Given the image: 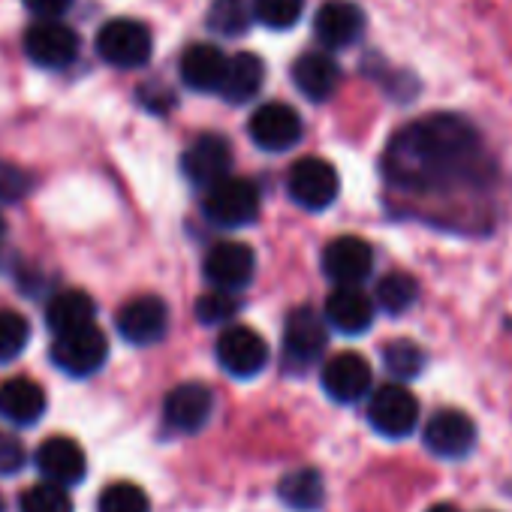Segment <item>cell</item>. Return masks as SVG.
I'll return each instance as SVG.
<instances>
[{"instance_id":"7","label":"cell","mask_w":512,"mask_h":512,"mask_svg":"<svg viewBox=\"0 0 512 512\" xmlns=\"http://www.w3.org/2000/svg\"><path fill=\"white\" fill-rule=\"evenodd\" d=\"M256 272V253L244 241H217L208 247L202 260V275L211 290L238 293L253 281Z\"/></svg>"},{"instance_id":"31","label":"cell","mask_w":512,"mask_h":512,"mask_svg":"<svg viewBox=\"0 0 512 512\" xmlns=\"http://www.w3.org/2000/svg\"><path fill=\"white\" fill-rule=\"evenodd\" d=\"M148 509H151L148 494L133 482H112L97 497V512H148Z\"/></svg>"},{"instance_id":"3","label":"cell","mask_w":512,"mask_h":512,"mask_svg":"<svg viewBox=\"0 0 512 512\" xmlns=\"http://www.w3.org/2000/svg\"><path fill=\"white\" fill-rule=\"evenodd\" d=\"M368 425L386 440H404L419 425V401L404 383H386L371 392Z\"/></svg>"},{"instance_id":"20","label":"cell","mask_w":512,"mask_h":512,"mask_svg":"<svg viewBox=\"0 0 512 512\" xmlns=\"http://www.w3.org/2000/svg\"><path fill=\"white\" fill-rule=\"evenodd\" d=\"M374 299L359 287H338L326 299V323L341 335H365L374 326Z\"/></svg>"},{"instance_id":"34","label":"cell","mask_w":512,"mask_h":512,"mask_svg":"<svg viewBox=\"0 0 512 512\" xmlns=\"http://www.w3.org/2000/svg\"><path fill=\"white\" fill-rule=\"evenodd\" d=\"M238 314V299L235 293H223V290H211L205 296L196 299V317L205 326H220L229 323Z\"/></svg>"},{"instance_id":"11","label":"cell","mask_w":512,"mask_h":512,"mask_svg":"<svg viewBox=\"0 0 512 512\" xmlns=\"http://www.w3.org/2000/svg\"><path fill=\"white\" fill-rule=\"evenodd\" d=\"M214 353H217V362L223 365V371H229L232 377H241V380L256 377L269 365V344L250 326L223 329Z\"/></svg>"},{"instance_id":"10","label":"cell","mask_w":512,"mask_h":512,"mask_svg":"<svg viewBox=\"0 0 512 512\" xmlns=\"http://www.w3.org/2000/svg\"><path fill=\"white\" fill-rule=\"evenodd\" d=\"M368 31V16L353 0H323L317 19H314V34L326 52H341L353 49Z\"/></svg>"},{"instance_id":"2","label":"cell","mask_w":512,"mask_h":512,"mask_svg":"<svg viewBox=\"0 0 512 512\" xmlns=\"http://www.w3.org/2000/svg\"><path fill=\"white\" fill-rule=\"evenodd\" d=\"M202 214L223 229L247 226L260 217V187L250 178H223L205 190Z\"/></svg>"},{"instance_id":"14","label":"cell","mask_w":512,"mask_h":512,"mask_svg":"<svg viewBox=\"0 0 512 512\" xmlns=\"http://www.w3.org/2000/svg\"><path fill=\"white\" fill-rule=\"evenodd\" d=\"M25 55L43 70H64L79 55V34L64 22H34L25 31Z\"/></svg>"},{"instance_id":"26","label":"cell","mask_w":512,"mask_h":512,"mask_svg":"<svg viewBox=\"0 0 512 512\" xmlns=\"http://www.w3.org/2000/svg\"><path fill=\"white\" fill-rule=\"evenodd\" d=\"M278 497L287 509L293 512H317L326 500V485H323V473L314 467H296L290 470L281 485H278Z\"/></svg>"},{"instance_id":"39","label":"cell","mask_w":512,"mask_h":512,"mask_svg":"<svg viewBox=\"0 0 512 512\" xmlns=\"http://www.w3.org/2000/svg\"><path fill=\"white\" fill-rule=\"evenodd\" d=\"M4 235H7V223H4V217H0V241H4Z\"/></svg>"},{"instance_id":"27","label":"cell","mask_w":512,"mask_h":512,"mask_svg":"<svg viewBox=\"0 0 512 512\" xmlns=\"http://www.w3.org/2000/svg\"><path fill=\"white\" fill-rule=\"evenodd\" d=\"M419 302V281L407 272H389L380 278L374 293V308H380L389 317L407 314Z\"/></svg>"},{"instance_id":"37","label":"cell","mask_w":512,"mask_h":512,"mask_svg":"<svg viewBox=\"0 0 512 512\" xmlns=\"http://www.w3.org/2000/svg\"><path fill=\"white\" fill-rule=\"evenodd\" d=\"M37 16V22H61V16L73 7V0H22Z\"/></svg>"},{"instance_id":"6","label":"cell","mask_w":512,"mask_h":512,"mask_svg":"<svg viewBox=\"0 0 512 512\" xmlns=\"http://www.w3.org/2000/svg\"><path fill=\"white\" fill-rule=\"evenodd\" d=\"M106 359H109V341H106L103 329H97V326L55 335V341H52V362L58 371H64L70 377H91L106 365Z\"/></svg>"},{"instance_id":"35","label":"cell","mask_w":512,"mask_h":512,"mask_svg":"<svg viewBox=\"0 0 512 512\" xmlns=\"http://www.w3.org/2000/svg\"><path fill=\"white\" fill-rule=\"evenodd\" d=\"M28 464V452L19 437L0 431V476H13Z\"/></svg>"},{"instance_id":"25","label":"cell","mask_w":512,"mask_h":512,"mask_svg":"<svg viewBox=\"0 0 512 512\" xmlns=\"http://www.w3.org/2000/svg\"><path fill=\"white\" fill-rule=\"evenodd\" d=\"M94 317H97V305L82 290H61L46 305V323L55 335H67V332L94 326Z\"/></svg>"},{"instance_id":"38","label":"cell","mask_w":512,"mask_h":512,"mask_svg":"<svg viewBox=\"0 0 512 512\" xmlns=\"http://www.w3.org/2000/svg\"><path fill=\"white\" fill-rule=\"evenodd\" d=\"M425 512H458V506H455V503H434V506H428Z\"/></svg>"},{"instance_id":"33","label":"cell","mask_w":512,"mask_h":512,"mask_svg":"<svg viewBox=\"0 0 512 512\" xmlns=\"http://www.w3.org/2000/svg\"><path fill=\"white\" fill-rule=\"evenodd\" d=\"M22 512H73V497L67 488L52 482H37L19 497Z\"/></svg>"},{"instance_id":"17","label":"cell","mask_w":512,"mask_h":512,"mask_svg":"<svg viewBox=\"0 0 512 512\" xmlns=\"http://www.w3.org/2000/svg\"><path fill=\"white\" fill-rule=\"evenodd\" d=\"M184 178L199 187H214L217 181L229 178L232 169V145L217 133H202L181 157Z\"/></svg>"},{"instance_id":"12","label":"cell","mask_w":512,"mask_h":512,"mask_svg":"<svg viewBox=\"0 0 512 512\" xmlns=\"http://www.w3.org/2000/svg\"><path fill=\"white\" fill-rule=\"evenodd\" d=\"M247 133H250L256 148L281 154V151H290L302 142L305 127H302V118L293 106L275 100V103H266L250 115Z\"/></svg>"},{"instance_id":"28","label":"cell","mask_w":512,"mask_h":512,"mask_svg":"<svg viewBox=\"0 0 512 512\" xmlns=\"http://www.w3.org/2000/svg\"><path fill=\"white\" fill-rule=\"evenodd\" d=\"M253 22V10L247 0H211L208 7V31L214 37H226V40H235L241 34H247Z\"/></svg>"},{"instance_id":"22","label":"cell","mask_w":512,"mask_h":512,"mask_svg":"<svg viewBox=\"0 0 512 512\" xmlns=\"http://www.w3.org/2000/svg\"><path fill=\"white\" fill-rule=\"evenodd\" d=\"M293 82L311 103H326L341 85V67L329 52H305L293 64Z\"/></svg>"},{"instance_id":"1","label":"cell","mask_w":512,"mask_h":512,"mask_svg":"<svg viewBox=\"0 0 512 512\" xmlns=\"http://www.w3.org/2000/svg\"><path fill=\"white\" fill-rule=\"evenodd\" d=\"M383 178L392 190L443 205L446 226L467 235L494 223L500 166L482 130L458 112H431L404 124L383 151Z\"/></svg>"},{"instance_id":"30","label":"cell","mask_w":512,"mask_h":512,"mask_svg":"<svg viewBox=\"0 0 512 512\" xmlns=\"http://www.w3.org/2000/svg\"><path fill=\"white\" fill-rule=\"evenodd\" d=\"M253 19L263 22L272 31H287L293 28L302 13H305V0H250Z\"/></svg>"},{"instance_id":"36","label":"cell","mask_w":512,"mask_h":512,"mask_svg":"<svg viewBox=\"0 0 512 512\" xmlns=\"http://www.w3.org/2000/svg\"><path fill=\"white\" fill-rule=\"evenodd\" d=\"M31 187V178L25 169H16V166H0V199H7V202H16L28 193Z\"/></svg>"},{"instance_id":"18","label":"cell","mask_w":512,"mask_h":512,"mask_svg":"<svg viewBox=\"0 0 512 512\" xmlns=\"http://www.w3.org/2000/svg\"><path fill=\"white\" fill-rule=\"evenodd\" d=\"M34 464L43 473V482L70 488L79 485L88 473V458L85 449L73 437H49L37 446Z\"/></svg>"},{"instance_id":"32","label":"cell","mask_w":512,"mask_h":512,"mask_svg":"<svg viewBox=\"0 0 512 512\" xmlns=\"http://www.w3.org/2000/svg\"><path fill=\"white\" fill-rule=\"evenodd\" d=\"M31 341V323L19 311H0V365L25 353Z\"/></svg>"},{"instance_id":"21","label":"cell","mask_w":512,"mask_h":512,"mask_svg":"<svg viewBox=\"0 0 512 512\" xmlns=\"http://www.w3.org/2000/svg\"><path fill=\"white\" fill-rule=\"evenodd\" d=\"M226 61L229 58L220 52V46H214V43H193V46L184 49V55L178 61L181 82L190 91H199V94L220 91V82H223V73H226Z\"/></svg>"},{"instance_id":"24","label":"cell","mask_w":512,"mask_h":512,"mask_svg":"<svg viewBox=\"0 0 512 512\" xmlns=\"http://www.w3.org/2000/svg\"><path fill=\"white\" fill-rule=\"evenodd\" d=\"M266 82V64L260 55L253 52H238L226 61V73L220 82V97L232 106H241L247 100H253L256 94L263 91Z\"/></svg>"},{"instance_id":"4","label":"cell","mask_w":512,"mask_h":512,"mask_svg":"<svg viewBox=\"0 0 512 512\" xmlns=\"http://www.w3.org/2000/svg\"><path fill=\"white\" fill-rule=\"evenodd\" d=\"M151 31L136 19H112L97 31V55L118 70H139L151 61Z\"/></svg>"},{"instance_id":"16","label":"cell","mask_w":512,"mask_h":512,"mask_svg":"<svg viewBox=\"0 0 512 512\" xmlns=\"http://www.w3.org/2000/svg\"><path fill=\"white\" fill-rule=\"evenodd\" d=\"M320 383H323V389H326V395L332 401H338V404H356V401H362L371 392L374 371H371V365H368L365 356L347 350V353L332 356L323 365Z\"/></svg>"},{"instance_id":"8","label":"cell","mask_w":512,"mask_h":512,"mask_svg":"<svg viewBox=\"0 0 512 512\" xmlns=\"http://www.w3.org/2000/svg\"><path fill=\"white\" fill-rule=\"evenodd\" d=\"M287 190H290L296 205H302L308 211H323L338 199L341 178H338V169L329 160L302 157V160L293 163V169L287 175Z\"/></svg>"},{"instance_id":"13","label":"cell","mask_w":512,"mask_h":512,"mask_svg":"<svg viewBox=\"0 0 512 512\" xmlns=\"http://www.w3.org/2000/svg\"><path fill=\"white\" fill-rule=\"evenodd\" d=\"M374 269V247L359 235H338L323 247V272L338 287H359Z\"/></svg>"},{"instance_id":"40","label":"cell","mask_w":512,"mask_h":512,"mask_svg":"<svg viewBox=\"0 0 512 512\" xmlns=\"http://www.w3.org/2000/svg\"><path fill=\"white\" fill-rule=\"evenodd\" d=\"M0 512H7V500H4V494H0Z\"/></svg>"},{"instance_id":"23","label":"cell","mask_w":512,"mask_h":512,"mask_svg":"<svg viewBox=\"0 0 512 512\" xmlns=\"http://www.w3.org/2000/svg\"><path fill=\"white\" fill-rule=\"evenodd\" d=\"M46 413V392L31 377H10L0 383V416L13 425H34Z\"/></svg>"},{"instance_id":"15","label":"cell","mask_w":512,"mask_h":512,"mask_svg":"<svg viewBox=\"0 0 512 512\" xmlns=\"http://www.w3.org/2000/svg\"><path fill=\"white\" fill-rule=\"evenodd\" d=\"M118 335L124 341H130L133 347H148L163 341V335L169 332V305L160 296H139L130 299L118 317H115Z\"/></svg>"},{"instance_id":"5","label":"cell","mask_w":512,"mask_h":512,"mask_svg":"<svg viewBox=\"0 0 512 512\" xmlns=\"http://www.w3.org/2000/svg\"><path fill=\"white\" fill-rule=\"evenodd\" d=\"M329 329L314 308H296L284 326V365L296 374L314 368L326 353Z\"/></svg>"},{"instance_id":"19","label":"cell","mask_w":512,"mask_h":512,"mask_svg":"<svg viewBox=\"0 0 512 512\" xmlns=\"http://www.w3.org/2000/svg\"><path fill=\"white\" fill-rule=\"evenodd\" d=\"M214 413V395L202 383H181L163 401V419L181 434H196Z\"/></svg>"},{"instance_id":"29","label":"cell","mask_w":512,"mask_h":512,"mask_svg":"<svg viewBox=\"0 0 512 512\" xmlns=\"http://www.w3.org/2000/svg\"><path fill=\"white\" fill-rule=\"evenodd\" d=\"M383 368L395 377V380H413V377H419L422 371H425V362H428V356H425V350L416 344V341H410V338H395V341H389L386 347H383Z\"/></svg>"},{"instance_id":"9","label":"cell","mask_w":512,"mask_h":512,"mask_svg":"<svg viewBox=\"0 0 512 512\" xmlns=\"http://www.w3.org/2000/svg\"><path fill=\"white\" fill-rule=\"evenodd\" d=\"M422 443L443 461H464L476 449V422L464 410H437L425 422Z\"/></svg>"}]
</instances>
